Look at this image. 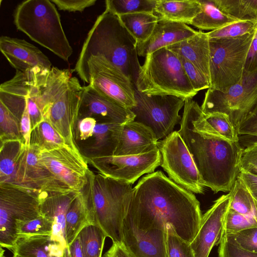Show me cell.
<instances>
[{"instance_id": "1", "label": "cell", "mask_w": 257, "mask_h": 257, "mask_svg": "<svg viewBox=\"0 0 257 257\" xmlns=\"http://www.w3.org/2000/svg\"><path fill=\"white\" fill-rule=\"evenodd\" d=\"M125 216L142 229L167 230L171 226L177 235L191 243L202 215L192 192L157 171L143 177L133 188Z\"/></svg>"}, {"instance_id": "2", "label": "cell", "mask_w": 257, "mask_h": 257, "mask_svg": "<svg viewBox=\"0 0 257 257\" xmlns=\"http://www.w3.org/2000/svg\"><path fill=\"white\" fill-rule=\"evenodd\" d=\"M178 131L191 154L205 187L214 193L229 192L240 172L243 149L233 142L207 134L195 126L184 104Z\"/></svg>"}, {"instance_id": "3", "label": "cell", "mask_w": 257, "mask_h": 257, "mask_svg": "<svg viewBox=\"0 0 257 257\" xmlns=\"http://www.w3.org/2000/svg\"><path fill=\"white\" fill-rule=\"evenodd\" d=\"M137 44L119 16L105 9L88 32L74 71L80 78L88 58L100 55L119 67L135 84L141 66L138 58Z\"/></svg>"}, {"instance_id": "4", "label": "cell", "mask_w": 257, "mask_h": 257, "mask_svg": "<svg viewBox=\"0 0 257 257\" xmlns=\"http://www.w3.org/2000/svg\"><path fill=\"white\" fill-rule=\"evenodd\" d=\"M17 29L32 41L65 61L73 54L62 26L60 16L50 0H27L20 4L14 15Z\"/></svg>"}, {"instance_id": "5", "label": "cell", "mask_w": 257, "mask_h": 257, "mask_svg": "<svg viewBox=\"0 0 257 257\" xmlns=\"http://www.w3.org/2000/svg\"><path fill=\"white\" fill-rule=\"evenodd\" d=\"M94 209L96 225L113 243L122 244L123 221L132 184L90 170L84 187Z\"/></svg>"}, {"instance_id": "6", "label": "cell", "mask_w": 257, "mask_h": 257, "mask_svg": "<svg viewBox=\"0 0 257 257\" xmlns=\"http://www.w3.org/2000/svg\"><path fill=\"white\" fill-rule=\"evenodd\" d=\"M136 88L148 95H174L185 99L198 93L193 88L178 56L167 47L145 57L135 82Z\"/></svg>"}, {"instance_id": "7", "label": "cell", "mask_w": 257, "mask_h": 257, "mask_svg": "<svg viewBox=\"0 0 257 257\" xmlns=\"http://www.w3.org/2000/svg\"><path fill=\"white\" fill-rule=\"evenodd\" d=\"M255 33L233 38L209 39V88L226 92L241 81Z\"/></svg>"}, {"instance_id": "8", "label": "cell", "mask_w": 257, "mask_h": 257, "mask_svg": "<svg viewBox=\"0 0 257 257\" xmlns=\"http://www.w3.org/2000/svg\"><path fill=\"white\" fill-rule=\"evenodd\" d=\"M201 107L205 114L227 115L237 132L257 107V70L243 72L241 81L226 92L208 89Z\"/></svg>"}, {"instance_id": "9", "label": "cell", "mask_w": 257, "mask_h": 257, "mask_svg": "<svg viewBox=\"0 0 257 257\" xmlns=\"http://www.w3.org/2000/svg\"><path fill=\"white\" fill-rule=\"evenodd\" d=\"M36 193L8 184H0V244L11 251L18 239L17 224L40 215Z\"/></svg>"}, {"instance_id": "10", "label": "cell", "mask_w": 257, "mask_h": 257, "mask_svg": "<svg viewBox=\"0 0 257 257\" xmlns=\"http://www.w3.org/2000/svg\"><path fill=\"white\" fill-rule=\"evenodd\" d=\"M82 82L122 106L132 108L136 105L134 83L117 66L104 56L90 57L82 75Z\"/></svg>"}, {"instance_id": "11", "label": "cell", "mask_w": 257, "mask_h": 257, "mask_svg": "<svg viewBox=\"0 0 257 257\" xmlns=\"http://www.w3.org/2000/svg\"><path fill=\"white\" fill-rule=\"evenodd\" d=\"M136 88V87H135ZM136 105L130 109L134 120L149 127L159 141L164 139L180 123L179 114L185 99L174 95H148L135 89Z\"/></svg>"}, {"instance_id": "12", "label": "cell", "mask_w": 257, "mask_h": 257, "mask_svg": "<svg viewBox=\"0 0 257 257\" xmlns=\"http://www.w3.org/2000/svg\"><path fill=\"white\" fill-rule=\"evenodd\" d=\"M161 166L175 183L191 192L202 194L204 186L186 145L178 133L174 131L159 141Z\"/></svg>"}, {"instance_id": "13", "label": "cell", "mask_w": 257, "mask_h": 257, "mask_svg": "<svg viewBox=\"0 0 257 257\" xmlns=\"http://www.w3.org/2000/svg\"><path fill=\"white\" fill-rule=\"evenodd\" d=\"M38 160L69 190L81 191L87 183L88 163L80 154L70 147L40 151Z\"/></svg>"}, {"instance_id": "14", "label": "cell", "mask_w": 257, "mask_h": 257, "mask_svg": "<svg viewBox=\"0 0 257 257\" xmlns=\"http://www.w3.org/2000/svg\"><path fill=\"white\" fill-rule=\"evenodd\" d=\"M104 176L133 184L141 176L153 173L161 163L158 148L136 155L111 156L87 161Z\"/></svg>"}, {"instance_id": "15", "label": "cell", "mask_w": 257, "mask_h": 257, "mask_svg": "<svg viewBox=\"0 0 257 257\" xmlns=\"http://www.w3.org/2000/svg\"><path fill=\"white\" fill-rule=\"evenodd\" d=\"M40 150L36 147L24 146L18 160L10 183L36 193H62L70 191L62 186L55 177L38 160Z\"/></svg>"}, {"instance_id": "16", "label": "cell", "mask_w": 257, "mask_h": 257, "mask_svg": "<svg viewBox=\"0 0 257 257\" xmlns=\"http://www.w3.org/2000/svg\"><path fill=\"white\" fill-rule=\"evenodd\" d=\"M83 90V86L78 79L72 77L67 88L52 103L44 117L67 145L79 154L74 140V131Z\"/></svg>"}, {"instance_id": "17", "label": "cell", "mask_w": 257, "mask_h": 257, "mask_svg": "<svg viewBox=\"0 0 257 257\" xmlns=\"http://www.w3.org/2000/svg\"><path fill=\"white\" fill-rule=\"evenodd\" d=\"M230 203L229 193L223 195L202 215L199 231L190 243L194 257H208L212 247L220 243Z\"/></svg>"}, {"instance_id": "18", "label": "cell", "mask_w": 257, "mask_h": 257, "mask_svg": "<svg viewBox=\"0 0 257 257\" xmlns=\"http://www.w3.org/2000/svg\"><path fill=\"white\" fill-rule=\"evenodd\" d=\"M91 117L103 123L123 124L134 120L132 110L100 93L90 85L83 86L78 119Z\"/></svg>"}, {"instance_id": "19", "label": "cell", "mask_w": 257, "mask_h": 257, "mask_svg": "<svg viewBox=\"0 0 257 257\" xmlns=\"http://www.w3.org/2000/svg\"><path fill=\"white\" fill-rule=\"evenodd\" d=\"M167 230L142 229L125 216L122 244L131 257H168Z\"/></svg>"}, {"instance_id": "20", "label": "cell", "mask_w": 257, "mask_h": 257, "mask_svg": "<svg viewBox=\"0 0 257 257\" xmlns=\"http://www.w3.org/2000/svg\"><path fill=\"white\" fill-rule=\"evenodd\" d=\"M0 50L16 71L25 72L36 68L51 69L52 67L47 56L25 40L2 36L0 38Z\"/></svg>"}, {"instance_id": "21", "label": "cell", "mask_w": 257, "mask_h": 257, "mask_svg": "<svg viewBox=\"0 0 257 257\" xmlns=\"http://www.w3.org/2000/svg\"><path fill=\"white\" fill-rule=\"evenodd\" d=\"M42 193L39 196L40 214L52 223V236L64 249L68 246L66 235V216L68 209L80 192Z\"/></svg>"}, {"instance_id": "22", "label": "cell", "mask_w": 257, "mask_h": 257, "mask_svg": "<svg viewBox=\"0 0 257 257\" xmlns=\"http://www.w3.org/2000/svg\"><path fill=\"white\" fill-rule=\"evenodd\" d=\"M197 32L187 24L159 18L150 37L137 44L138 55L146 56L161 48L189 38Z\"/></svg>"}, {"instance_id": "23", "label": "cell", "mask_w": 257, "mask_h": 257, "mask_svg": "<svg viewBox=\"0 0 257 257\" xmlns=\"http://www.w3.org/2000/svg\"><path fill=\"white\" fill-rule=\"evenodd\" d=\"M122 124L97 121L91 137L77 145L81 156L87 162L95 158L113 156Z\"/></svg>"}, {"instance_id": "24", "label": "cell", "mask_w": 257, "mask_h": 257, "mask_svg": "<svg viewBox=\"0 0 257 257\" xmlns=\"http://www.w3.org/2000/svg\"><path fill=\"white\" fill-rule=\"evenodd\" d=\"M158 140L149 127L135 120L122 124L114 156L136 155L158 148Z\"/></svg>"}, {"instance_id": "25", "label": "cell", "mask_w": 257, "mask_h": 257, "mask_svg": "<svg viewBox=\"0 0 257 257\" xmlns=\"http://www.w3.org/2000/svg\"><path fill=\"white\" fill-rule=\"evenodd\" d=\"M167 48L192 63L210 82L209 39L206 33L200 30L194 36Z\"/></svg>"}, {"instance_id": "26", "label": "cell", "mask_w": 257, "mask_h": 257, "mask_svg": "<svg viewBox=\"0 0 257 257\" xmlns=\"http://www.w3.org/2000/svg\"><path fill=\"white\" fill-rule=\"evenodd\" d=\"M96 225L94 209L88 193L84 188L70 204L66 216L67 245L72 243L86 226Z\"/></svg>"}, {"instance_id": "27", "label": "cell", "mask_w": 257, "mask_h": 257, "mask_svg": "<svg viewBox=\"0 0 257 257\" xmlns=\"http://www.w3.org/2000/svg\"><path fill=\"white\" fill-rule=\"evenodd\" d=\"M13 257H64V248L52 235L19 237L13 248Z\"/></svg>"}, {"instance_id": "28", "label": "cell", "mask_w": 257, "mask_h": 257, "mask_svg": "<svg viewBox=\"0 0 257 257\" xmlns=\"http://www.w3.org/2000/svg\"><path fill=\"white\" fill-rule=\"evenodd\" d=\"M201 10L199 0H158L154 13L161 19L190 25Z\"/></svg>"}, {"instance_id": "29", "label": "cell", "mask_w": 257, "mask_h": 257, "mask_svg": "<svg viewBox=\"0 0 257 257\" xmlns=\"http://www.w3.org/2000/svg\"><path fill=\"white\" fill-rule=\"evenodd\" d=\"M200 12L190 25L201 30H215L239 21L223 13L214 0H199Z\"/></svg>"}, {"instance_id": "30", "label": "cell", "mask_w": 257, "mask_h": 257, "mask_svg": "<svg viewBox=\"0 0 257 257\" xmlns=\"http://www.w3.org/2000/svg\"><path fill=\"white\" fill-rule=\"evenodd\" d=\"M119 17L138 44L146 41L150 37L159 20V17L153 13L128 14Z\"/></svg>"}, {"instance_id": "31", "label": "cell", "mask_w": 257, "mask_h": 257, "mask_svg": "<svg viewBox=\"0 0 257 257\" xmlns=\"http://www.w3.org/2000/svg\"><path fill=\"white\" fill-rule=\"evenodd\" d=\"M30 146L36 147L40 151L70 147L65 139L46 120L32 130Z\"/></svg>"}, {"instance_id": "32", "label": "cell", "mask_w": 257, "mask_h": 257, "mask_svg": "<svg viewBox=\"0 0 257 257\" xmlns=\"http://www.w3.org/2000/svg\"><path fill=\"white\" fill-rule=\"evenodd\" d=\"M229 193L230 208L241 214L257 219V200L239 176Z\"/></svg>"}, {"instance_id": "33", "label": "cell", "mask_w": 257, "mask_h": 257, "mask_svg": "<svg viewBox=\"0 0 257 257\" xmlns=\"http://www.w3.org/2000/svg\"><path fill=\"white\" fill-rule=\"evenodd\" d=\"M25 145L22 140L1 142L0 184L10 183Z\"/></svg>"}, {"instance_id": "34", "label": "cell", "mask_w": 257, "mask_h": 257, "mask_svg": "<svg viewBox=\"0 0 257 257\" xmlns=\"http://www.w3.org/2000/svg\"><path fill=\"white\" fill-rule=\"evenodd\" d=\"M83 257H102L105 238L102 229L96 225L84 227L78 234Z\"/></svg>"}, {"instance_id": "35", "label": "cell", "mask_w": 257, "mask_h": 257, "mask_svg": "<svg viewBox=\"0 0 257 257\" xmlns=\"http://www.w3.org/2000/svg\"><path fill=\"white\" fill-rule=\"evenodd\" d=\"M224 14L239 21H257V0H214Z\"/></svg>"}, {"instance_id": "36", "label": "cell", "mask_w": 257, "mask_h": 257, "mask_svg": "<svg viewBox=\"0 0 257 257\" xmlns=\"http://www.w3.org/2000/svg\"><path fill=\"white\" fill-rule=\"evenodd\" d=\"M156 0H106L105 9L119 16L137 13H153Z\"/></svg>"}, {"instance_id": "37", "label": "cell", "mask_w": 257, "mask_h": 257, "mask_svg": "<svg viewBox=\"0 0 257 257\" xmlns=\"http://www.w3.org/2000/svg\"><path fill=\"white\" fill-rule=\"evenodd\" d=\"M13 140L23 141L20 121L5 106L0 103L1 142Z\"/></svg>"}, {"instance_id": "38", "label": "cell", "mask_w": 257, "mask_h": 257, "mask_svg": "<svg viewBox=\"0 0 257 257\" xmlns=\"http://www.w3.org/2000/svg\"><path fill=\"white\" fill-rule=\"evenodd\" d=\"M256 30L257 21H243L206 33L209 39L233 38L253 33Z\"/></svg>"}, {"instance_id": "39", "label": "cell", "mask_w": 257, "mask_h": 257, "mask_svg": "<svg viewBox=\"0 0 257 257\" xmlns=\"http://www.w3.org/2000/svg\"><path fill=\"white\" fill-rule=\"evenodd\" d=\"M52 222L41 214L33 219L17 224L18 238L24 236L52 235Z\"/></svg>"}, {"instance_id": "40", "label": "cell", "mask_w": 257, "mask_h": 257, "mask_svg": "<svg viewBox=\"0 0 257 257\" xmlns=\"http://www.w3.org/2000/svg\"><path fill=\"white\" fill-rule=\"evenodd\" d=\"M255 227H257L255 218L241 214L229 208L225 218L223 235Z\"/></svg>"}, {"instance_id": "41", "label": "cell", "mask_w": 257, "mask_h": 257, "mask_svg": "<svg viewBox=\"0 0 257 257\" xmlns=\"http://www.w3.org/2000/svg\"><path fill=\"white\" fill-rule=\"evenodd\" d=\"M168 257H194L190 243L176 234L172 226L167 227Z\"/></svg>"}, {"instance_id": "42", "label": "cell", "mask_w": 257, "mask_h": 257, "mask_svg": "<svg viewBox=\"0 0 257 257\" xmlns=\"http://www.w3.org/2000/svg\"><path fill=\"white\" fill-rule=\"evenodd\" d=\"M223 236L227 240L243 249L257 252V227Z\"/></svg>"}, {"instance_id": "43", "label": "cell", "mask_w": 257, "mask_h": 257, "mask_svg": "<svg viewBox=\"0 0 257 257\" xmlns=\"http://www.w3.org/2000/svg\"><path fill=\"white\" fill-rule=\"evenodd\" d=\"M178 56L194 89L198 92L201 90L209 89L210 86V82L206 77L188 60Z\"/></svg>"}, {"instance_id": "44", "label": "cell", "mask_w": 257, "mask_h": 257, "mask_svg": "<svg viewBox=\"0 0 257 257\" xmlns=\"http://www.w3.org/2000/svg\"><path fill=\"white\" fill-rule=\"evenodd\" d=\"M218 257H257V252L243 249L227 240L224 236L219 244Z\"/></svg>"}, {"instance_id": "45", "label": "cell", "mask_w": 257, "mask_h": 257, "mask_svg": "<svg viewBox=\"0 0 257 257\" xmlns=\"http://www.w3.org/2000/svg\"><path fill=\"white\" fill-rule=\"evenodd\" d=\"M257 175V141L243 149L240 171Z\"/></svg>"}, {"instance_id": "46", "label": "cell", "mask_w": 257, "mask_h": 257, "mask_svg": "<svg viewBox=\"0 0 257 257\" xmlns=\"http://www.w3.org/2000/svg\"><path fill=\"white\" fill-rule=\"evenodd\" d=\"M59 10L69 12H83L94 5L96 0H51Z\"/></svg>"}, {"instance_id": "47", "label": "cell", "mask_w": 257, "mask_h": 257, "mask_svg": "<svg viewBox=\"0 0 257 257\" xmlns=\"http://www.w3.org/2000/svg\"><path fill=\"white\" fill-rule=\"evenodd\" d=\"M257 70V30L248 52L243 72L251 73Z\"/></svg>"}, {"instance_id": "48", "label": "cell", "mask_w": 257, "mask_h": 257, "mask_svg": "<svg viewBox=\"0 0 257 257\" xmlns=\"http://www.w3.org/2000/svg\"><path fill=\"white\" fill-rule=\"evenodd\" d=\"M20 127L24 144L27 147L30 146L32 126L27 104L20 120Z\"/></svg>"}, {"instance_id": "49", "label": "cell", "mask_w": 257, "mask_h": 257, "mask_svg": "<svg viewBox=\"0 0 257 257\" xmlns=\"http://www.w3.org/2000/svg\"><path fill=\"white\" fill-rule=\"evenodd\" d=\"M239 176L245 184L253 196L257 200V175L241 171Z\"/></svg>"}, {"instance_id": "50", "label": "cell", "mask_w": 257, "mask_h": 257, "mask_svg": "<svg viewBox=\"0 0 257 257\" xmlns=\"http://www.w3.org/2000/svg\"><path fill=\"white\" fill-rule=\"evenodd\" d=\"M64 257H83L81 245L77 236L71 244L64 249Z\"/></svg>"}, {"instance_id": "51", "label": "cell", "mask_w": 257, "mask_h": 257, "mask_svg": "<svg viewBox=\"0 0 257 257\" xmlns=\"http://www.w3.org/2000/svg\"><path fill=\"white\" fill-rule=\"evenodd\" d=\"M103 257H131L122 244L112 243Z\"/></svg>"}]
</instances>
